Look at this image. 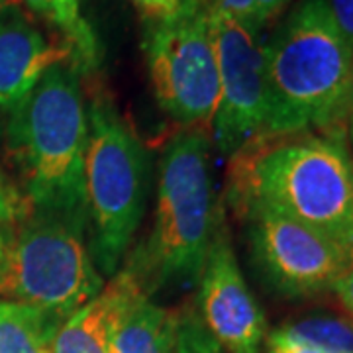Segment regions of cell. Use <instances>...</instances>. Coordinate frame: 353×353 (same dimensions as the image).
Instances as JSON below:
<instances>
[{
  "mask_svg": "<svg viewBox=\"0 0 353 353\" xmlns=\"http://www.w3.org/2000/svg\"><path fill=\"white\" fill-rule=\"evenodd\" d=\"M228 202L238 216L271 210L350 252L353 161L343 130L255 136L230 157Z\"/></svg>",
  "mask_w": 353,
  "mask_h": 353,
  "instance_id": "cell-1",
  "label": "cell"
},
{
  "mask_svg": "<svg viewBox=\"0 0 353 353\" xmlns=\"http://www.w3.org/2000/svg\"><path fill=\"white\" fill-rule=\"evenodd\" d=\"M79 75L71 63L48 69L10 112L6 145L22 176L28 204L38 214L85 232L88 108Z\"/></svg>",
  "mask_w": 353,
  "mask_h": 353,
  "instance_id": "cell-2",
  "label": "cell"
},
{
  "mask_svg": "<svg viewBox=\"0 0 353 353\" xmlns=\"http://www.w3.org/2000/svg\"><path fill=\"white\" fill-rule=\"evenodd\" d=\"M353 50L326 0H301L265 43L267 112L261 134L334 132L350 120Z\"/></svg>",
  "mask_w": 353,
  "mask_h": 353,
  "instance_id": "cell-3",
  "label": "cell"
},
{
  "mask_svg": "<svg viewBox=\"0 0 353 353\" xmlns=\"http://www.w3.org/2000/svg\"><path fill=\"white\" fill-rule=\"evenodd\" d=\"M210 141L202 130H185L165 145L152 232L126 269L148 296L196 285L212 240L214 216Z\"/></svg>",
  "mask_w": 353,
  "mask_h": 353,
  "instance_id": "cell-4",
  "label": "cell"
},
{
  "mask_svg": "<svg viewBox=\"0 0 353 353\" xmlns=\"http://www.w3.org/2000/svg\"><path fill=\"white\" fill-rule=\"evenodd\" d=\"M152 163L136 132L106 97L88 104L85 165L88 253L102 277H114L138 232L150 196Z\"/></svg>",
  "mask_w": 353,
  "mask_h": 353,
  "instance_id": "cell-5",
  "label": "cell"
},
{
  "mask_svg": "<svg viewBox=\"0 0 353 353\" xmlns=\"http://www.w3.org/2000/svg\"><path fill=\"white\" fill-rule=\"evenodd\" d=\"M83 230L46 214L28 216L0 243V299L69 318L102 290L104 277Z\"/></svg>",
  "mask_w": 353,
  "mask_h": 353,
  "instance_id": "cell-6",
  "label": "cell"
},
{
  "mask_svg": "<svg viewBox=\"0 0 353 353\" xmlns=\"http://www.w3.org/2000/svg\"><path fill=\"white\" fill-rule=\"evenodd\" d=\"M145 55L153 94L163 112L185 126L210 124L220 77L206 0H181L175 16L155 22Z\"/></svg>",
  "mask_w": 353,
  "mask_h": 353,
  "instance_id": "cell-7",
  "label": "cell"
},
{
  "mask_svg": "<svg viewBox=\"0 0 353 353\" xmlns=\"http://www.w3.org/2000/svg\"><path fill=\"white\" fill-rule=\"evenodd\" d=\"M241 218L248 222L257 273L283 296L304 299L332 290L350 267L347 250L301 222L271 210H252Z\"/></svg>",
  "mask_w": 353,
  "mask_h": 353,
  "instance_id": "cell-8",
  "label": "cell"
},
{
  "mask_svg": "<svg viewBox=\"0 0 353 353\" xmlns=\"http://www.w3.org/2000/svg\"><path fill=\"white\" fill-rule=\"evenodd\" d=\"M214 38L220 99L216 108L214 143L232 157L261 134L267 112L265 43L257 28L240 24L208 6Z\"/></svg>",
  "mask_w": 353,
  "mask_h": 353,
  "instance_id": "cell-9",
  "label": "cell"
},
{
  "mask_svg": "<svg viewBox=\"0 0 353 353\" xmlns=\"http://www.w3.org/2000/svg\"><path fill=\"white\" fill-rule=\"evenodd\" d=\"M199 316L226 353H259L267 338L261 306L241 275L224 220L216 216L199 279Z\"/></svg>",
  "mask_w": 353,
  "mask_h": 353,
  "instance_id": "cell-10",
  "label": "cell"
},
{
  "mask_svg": "<svg viewBox=\"0 0 353 353\" xmlns=\"http://www.w3.org/2000/svg\"><path fill=\"white\" fill-rule=\"evenodd\" d=\"M67 46H53L16 14H0V110L12 112L53 65L67 63Z\"/></svg>",
  "mask_w": 353,
  "mask_h": 353,
  "instance_id": "cell-11",
  "label": "cell"
},
{
  "mask_svg": "<svg viewBox=\"0 0 353 353\" xmlns=\"http://www.w3.org/2000/svg\"><path fill=\"white\" fill-rule=\"evenodd\" d=\"M138 287L126 269L118 271L94 299L77 308L59 326L51 353H110L116 316Z\"/></svg>",
  "mask_w": 353,
  "mask_h": 353,
  "instance_id": "cell-12",
  "label": "cell"
},
{
  "mask_svg": "<svg viewBox=\"0 0 353 353\" xmlns=\"http://www.w3.org/2000/svg\"><path fill=\"white\" fill-rule=\"evenodd\" d=\"M179 312H171L136 289L122 304L112 330L110 353H176Z\"/></svg>",
  "mask_w": 353,
  "mask_h": 353,
  "instance_id": "cell-13",
  "label": "cell"
},
{
  "mask_svg": "<svg viewBox=\"0 0 353 353\" xmlns=\"http://www.w3.org/2000/svg\"><path fill=\"white\" fill-rule=\"evenodd\" d=\"M65 318L38 306L0 301V353H51Z\"/></svg>",
  "mask_w": 353,
  "mask_h": 353,
  "instance_id": "cell-14",
  "label": "cell"
},
{
  "mask_svg": "<svg viewBox=\"0 0 353 353\" xmlns=\"http://www.w3.org/2000/svg\"><path fill=\"white\" fill-rule=\"evenodd\" d=\"M34 14L46 18L65 38L71 51V65L79 73H88L99 65V39L81 16L79 0H22Z\"/></svg>",
  "mask_w": 353,
  "mask_h": 353,
  "instance_id": "cell-15",
  "label": "cell"
},
{
  "mask_svg": "<svg viewBox=\"0 0 353 353\" xmlns=\"http://www.w3.org/2000/svg\"><path fill=\"white\" fill-rule=\"evenodd\" d=\"M273 332L320 353H353V318L306 316Z\"/></svg>",
  "mask_w": 353,
  "mask_h": 353,
  "instance_id": "cell-16",
  "label": "cell"
},
{
  "mask_svg": "<svg viewBox=\"0 0 353 353\" xmlns=\"http://www.w3.org/2000/svg\"><path fill=\"white\" fill-rule=\"evenodd\" d=\"M176 353H224L218 341L202 324L199 312L185 308L176 322Z\"/></svg>",
  "mask_w": 353,
  "mask_h": 353,
  "instance_id": "cell-17",
  "label": "cell"
},
{
  "mask_svg": "<svg viewBox=\"0 0 353 353\" xmlns=\"http://www.w3.org/2000/svg\"><path fill=\"white\" fill-rule=\"evenodd\" d=\"M30 204L0 173V240H6L28 218Z\"/></svg>",
  "mask_w": 353,
  "mask_h": 353,
  "instance_id": "cell-18",
  "label": "cell"
},
{
  "mask_svg": "<svg viewBox=\"0 0 353 353\" xmlns=\"http://www.w3.org/2000/svg\"><path fill=\"white\" fill-rule=\"evenodd\" d=\"M326 4L341 36L353 50V0H326Z\"/></svg>",
  "mask_w": 353,
  "mask_h": 353,
  "instance_id": "cell-19",
  "label": "cell"
},
{
  "mask_svg": "<svg viewBox=\"0 0 353 353\" xmlns=\"http://www.w3.org/2000/svg\"><path fill=\"white\" fill-rule=\"evenodd\" d=\"M145 18L161 22L175 16L181 8V0H132Z\"/></svg>",
  "mask_w": 353,
  "mask_h": 353,
  "instance_id": "cell-20",
  "label": "cell"
},
{
  "mask_svg": "<svg viewBox=\"0 0 353 353\" xmlns=\"http://www.w3.org/2000/svg\"><path fill=\"white\" fill-rule=\"evenodd\" d=\"M332 290H336L340 303L353 318V263H350V267L343 271V275L338 279V283L334 285Z\"/></svg>",
  "mask_w": 353,
  "mask_h": 353,
  "instance_id": "cell-21",
  "label": "cell"
},
{
  "mask_svg": "<svg viewBox=\"0 0 353 353\" xmlns=\"http://www.w3.org/2000/svg\"><path fill=\"white\" fill-rule=\"evenodd\" d=\"M265 341H267V353H320L316 352V350L306 347V345L287 340V338H281L275 332H271L265 338Z\"/></svg>",
  "mask_w": 353,
  "mask_h": 353,
  "instance_id": "cell-22",
  "label": "cell"
},
{
  "mask_svg": "<svg viewBox=\"0 0 353 353\" xmlns=\"http://www.w3.org/2000/svg\"><path fill=\"white\" fill-rule=\"evenodd\" d=\"M290 0H255V8H257V20L259 26L263 28L269 20H273L275 16L285 10V6Z\"/></svg>",
  "mask_w": 353,
  "mask_h": 353,
  "instance_id": "cell-23",
  "label": "cell"
},
{
  "mask_svg": "<svg viewBox=\"0 0 353 353\" xmlns=\"http://www.w3.org/2000/svg\"><path fill=\"white\" fill-rule=\"evenodd\" d=\"M347 110H350V120H353V63H352V77H350V99H347Z\"/></svg>",
  "mask_w": 353,
  "mask_h": 353,
  "instance_id": "cell-24",
  "label": "cell"
},
{
  "mask_svg": "<svg viewBox=\"0 0 353 353\" xmlns=\"http://www.w3.org/2000/svg\"><path fill=\"white\" fill-rule=\"evenodd\" d=\"M12 2L14 0H0V14L6 12V10H8V6H10Z\"/></svg>",
  "mask_w": 353,
  "mask_h": 353,
  "instance_id": "cell-25",
  "label": "cell"
},
{
  "mask_svg": "<svg viewBox=\"0 0 353 353\" xmlns=\"http://www.w3.org/2000/svg\"><path fill=\"white\" fill-rule=\"evenodd\" d=\"M347 124H350V141H352V150H353V120H347Z\"/></svg>",
  "mask_w": 353,
  "mask_h": 353,
  "instance_id": "cell-26",
  "label": "cell"
},
{
  "mask_svg": "<svg viewBox=\"0 0 353 353\" xmlns=\"http://www.w3.org/2000/svg\"><path fill=\"white\" fill-rule=\"evenodd\" d=\"M347 255H350V263H353V243L352 248H350V252H347Z\"/></svg>",
  "mask_w": 353,
  "mask_h": 353,
  "instance_id": "cell-27",
  "label": "cell"
},
{
  "mask_svg": "<svg viewBox=\"0 0 353 353\" xmlns=\"http://www.w3.org/2000/svg\"><path fill=\"white\" fill-rule=\"evenodd\" d=\"M2 241H4V240H0V243H2Z\"/></svg>",
  "mask_w": 353,
  "mask_h": 353,
  "instance_id": "cell-28",
  "label": "cell"
}]
</instances>
